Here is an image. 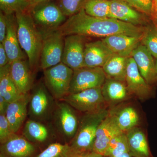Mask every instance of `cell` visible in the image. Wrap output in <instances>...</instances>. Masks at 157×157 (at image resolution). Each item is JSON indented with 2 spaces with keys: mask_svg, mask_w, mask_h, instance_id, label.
<instances>
[{
  "mask_svg": "<svg viewBox=\"0 0 157 157\" xmlns=\"http://www.w3.org/2000/svg\"><path fill=\"white\" fill-rule=\"evenodd\" d=\"M144 29V27L137 26L115 18L93 17L82 9L69 17L58 29L64 37L78 35L104 38L116 34L142 37Z\"/></svg>",
  "mask_w": 157,
  "mask_h": 157,
  "instance_id": "6da1fadb",
  "label": "cell"
},
{
  "mask_svg": "<svg viewBox=\"0 0 157 157\" xmlns=\"http://www.w3.org/2000/svg\"><path fill=\"white\" fill-rule=\"evenodd\" d=\"M15 15L20 45L26 54L31 68L33 71L40 63L43 35L29 11L17 12Z\"/></svg>",
  "mask_w": 157,
  "mask_h": 157,
  "instance_id": "7a4b0ae2",
  "label": "cell"
},
{
  "mask_svg": "<svg viewBox=\"0 0 157 157\" xmlns=\"http://www.w3.org/2000/svg\"><path fill=\"white\" fill-rule=\"evenodd\" d=\"M108 108L84 113L79 121L78 129L70 146L78 154L93 151L99 125L109 113Z\"/></svg>",
  "mask_w": 157,
  "mask_h": 157,
  "instance_id": "3957f363",
  "label": "cell"
},
{
  "mask_svg": "<svg viewBox=\"0 0 157 157\" xmlns=\"http://www.w3.org/2000/svg\"><path fill=\"white\" fill-rule=\"evenodd\" d=\"M32 90L28 106L29 119L43 123L51 119L56 100L44 83L40 82Z\"/></svg>",
  "mask_w": 157,
  "mask_h": 157,
  "instance_id": "277c9868",
  "label": "cell"
},
{
  "mask_svg": "<svg viewBox=\"0 0 157 157\" xmlns=\"http://www.w3.org/2000/svg\"><path fill=\"white\" fill-rule=\"evenodd\" d=\"M73 72L62 62L44 70V84L56 101L69 94Z\"/></svg>",
  "mask_w": 157,
  "mask_h": 157,
  "instance_id": "5b68a950",
  "label": "cell"
},
{
  "mask_svg": "<svg viewBox=\"0 0 157 157\" xmlns=\"http://www.w3.org/2000/svg\"><path fill=\"white\" fill-rule=\"evenodd\" d=\"M29 11L42 33L57 29L67 20L59 6L50 1L36 4Z\"/></svg>",
  "mask_w": 157,
  "mask_h": 157,
  "instance_id": "8992f818",
  "label": "cell"
},
{
  "mask_svg": "<svg viewBox=\"0 0 157 157\" xmlns=\"http://www.w3.org/2000/svg\"><path fill=\"white\" fill-rule=\"evenodd\" d=\"M42 33L43 41L39 64L44 70L61 63L65 37L58 29Z\"/></svg>",
  "mask_w": 157,
  "mask_h": 157,
  "instance_id": "52a82bcc",
  "label": "cell"
},
{
  "mask_svg": "<svg viewBox=\"0 0 157 157\" xmlns=\"http://www.w3.org/2000/svg\"><path fill=\"white\" fill-rule=\"evenodd\" d=\"M76 110L63 101H56L51 119L57 132L65 138L73 140L79 124Z\"/></svg>",
  "mask_w": 157,
  "mask_h": 157,
  "instance_id": "ba28073f",
  "label": "cell"
},
{
  "mask_svg": "<svg viewBox=\"0 0 157 157\" xmlns=\"http://www.w3.org/2000/svg\"><path fill=\"white\" fill-rule=\"evenodd\" d=\"M62 101L67 103L75 110L84 113L98 111L108 107L102 95L101 87L69 94Z\"/></svg>",
  "mask_w": 157,
  "mask_h": 157,
  "instance_id": "9c48e42d",
  "label": "cell"
},
{
  "mask_svg": "<svg viewBox=\"0 0 157 157\" xmlns=\"http://www.w3.org/2000/svg\"><path fill=\"white\" fill-rule=\"evenodd\" d=\"M106 78L102 67H83L74 70L69 94L102 87Z\"/></svg>",
  "mask_w": 157,
  "mask_h": 157,
  "instance_id": "30bf717a",
  "label": "cell"
},
{
  "mask_svg": "<svg viewBox=\"0 0 157 157\" xmlns=\"http://www.w3.org/2000/svg\"><path fill=\"white\" fill-rule=\"evenodd\" d=\"M86 37L78 35L65 37L62 62L73 70L84 67Z\"/></svg>",
  "mask_w": 157,
  "mask_h": 157,
  "instance_id": "8fae6325",
  "label": "cell"
},
{
  "mask_svg": "<svg viewBox=\"0 0 157 157\" xmlns=\"http://www.w3.org/2000/svg\"><path fill=\"white\" fill-rule=\"evenodd\" d=\"M125 82L130 95L140 101H145L152 97V86L147 83L141 75L132 57L128 60Z\"/></svg>",
  "mask_w": 157,
  "mask_h": 157,
  "instance_id": "7c38bea8",
  "label": "cell"
},
{
  "mask_svg": "<svg viewBox=\"0 0 157 157\" xmlns=\"http://www.w3.org/2000/svg\"><path fill=\"white\" fill-rule=\"evenodd\" d=\"M123 133L109 109L108 115L101 122L97 130L93 151L104 156L113 138Z\"/></svg>",
  "mask_w": 157,
  "mask_h": 157,
  "instance_id": "4fadbf2b",
  "label": "cell"
},
{
  "mask_svg": "<svg viewBox=\"0 0 157 157\" xmlns=\"http://www.w3.org/2000/svg\"><path fill=\"white\" fill-rule=\"evenodd\" d=\"M10 75L13 83L19 94H28L33 87V74L29 60L18 59L11 63Z\"/></svg>",
  "mask_w": 157,
  "mask_h": 157,
  "instance_id": "5bb4252c",
  "label": "cell"
},
{
  "mask_svg": "<svg viewBox=\"0 0 157 157\" xmlns=\"http://www.w3.org/2000/svg\"><path fill=\"white\" fill-rule=\"evenodd\" d=\"M131 57L134 59L139 72L147 83L151 86L156 84L155 62L146 47L140 43L132 52Z\"/></svg>",
  "mask_w": 157,
  "mask_h": 157,
  "instance_id": "9a60e30c",
  "label": "cell"
},
{
  "mask_svg": "<svg viewBox=\"0 0 157 157\" xmlns=\"http://www.w3.org/2000/svg\"><path fill=\"white\" fill-rule=\"evenodd\" d=\"M33 144L14 133L1 144L0 157H32L36 151Z\"/></svg>",
  "mask_w": 157,
  "mask_h": 157,
  "instance_id": "2e32d148",
  "label": "cell"
},
{
  "mask_svg": "<svg viewBox=\"0 0 157 157\" xmlns=\"http://www.w3.org/2000/svg\"><path fill=\"white\" fill-rule=\"evenodd\" d=\"M114 54L101 39L86 42L84 51V67H103Z\"/></svg>",
  "mask_w": 157,
  "mask_h": 157,
  "instance_id": "e0dca14e",
  "label": "cell"
},
{
  "mask_svg": "<svg viewBox=\"0 0 157 157\" xmlns=\"http://www.w3.org/2000/svg\"><path fill=\"white\" fill-rule=\"evenodd\" d=\"M110 18L137 26H145L147 21L140 12L120 0H110Z\"/></svg>",
  "mask_w": 157,
  "mask_h": 157,
  "instance_id": "ac0fdd59",
  "label": "cell"
},
{
  "mask_svg": "<svg viewBox=\"0 0 157 157\" xmlns=\"http://www.w3.org/2000/svg\"><path fill=\"white\" fill-rule=\"evenodd\" d=\"M7 20V32L4 44L9 58V62L26 59L23 52L17 36V25L15 14L6 15Z\"/></svg>",
  "mask_w": 157,
  "mask_h": 157,
  "instance_id": "d6986e66",
  "label": "cell"
},
{
  "mask_svg": "<svg viewBox=\"0 0 157 157\" xmlns=\"http://www.w3.org/2000/svg\"><path fill=\"white\" fill-rule=\"evenodd\" d=\"M29 99L30 94L28 93L8 105L5 115L14 133H17L22 127L28 115Z\"/></svg>",
  "mask_w": 157,
  "mask_h": 157,
  "instance_id": "ffe728a7",
  "label": "cell"
},
{
  "mask_svg": "<svg viewBox=\"0 0 157 157\" xmlns=\"http://www.w3.org/2000/svg\"><path fill=\"white\" fill-rule=\"evenodd\" d=\"M141 37L126 34H116L101 40L113 53L121 56L131 57V54L141 43Z\"/></svg>",
  "mask_w": 157,
  "mask_h": 157,
  "instance_id": "44dd1931",
  "label": "cell"
},
{
  "mask_svg": "<svg viewBox=\"0 0 157 157\" xmlns=\"http://www.w3.org/2000/svg\"><path fill=\"white\" fill-rule=\"evenodd\" d=\"M102 95L107 106H113L130 97L125 82L106 78L101 87Z\"/></svg>",
  "mask_w": 157,
  "mask_h": 157,
  "instance_id": "7402d4cb",
  "label": "cell"
},
{
  "mask_svg": "<svg viewBox=\"0 0 157 157\" xmlns=\"http://www.w3.org/2000/svg\"><path fill=\"white\" fill-rule=\"evenodd\" d=\"M129 152L133 157H153L151 152L147 138L142 129L138 127L126 133Z\"/></svg>",
  "mask_w": 157,
  "mask_h": 157,
  "instance_id": "603a6c76",
  "label": "cell"
},
{
  "mask_svg": "<svg viewBox=\"0 0 157 157\" xmlns=\"http://www.w3.org/2000/svg\"><path fill=\"white\" fill-rule=\"evenodd\" d=\"M129 57L113 55L102 67L106 78L125 82Z\"/></svg>",
  "mask_w": 157,
  "mask_h": 157,
  "instance_id": "cb8c5ba5",
  "label": "cell"
},
{
  "mask_svg": "<svg viewBox=\"0 0 157 157\" xmlns=\"http://www.w3.org/2000/svg\"><path fill=\"white\" fill-rule=\"evenodd\" d=\"M110 111L115 117L120 128L124 133H127L131 129L138 127L140 118L137 110L134 107L127 106L118 111L114 112L110 109Z\"/></svg>",
  "mask_w": 157,
  "mask_h": 157,
  "instance_id": "d4e9b609",
  "label": "cell"
},
{
  "mask_svg": "<svg viewBox=\"0 0 157 157\" xmlns=\"http://www.w3.org/2000/svg\"><path fill=\"white\" fill-rule=\"evenodd\" d=\"M49 129L43 122L29 119L25 124L22 136L32 142L42 143L49 137Z\"/></svg>",
  "mask_w": 157,
  "mask_h": 157,
  "instance_id": "484cf974",
  "label": "cell"
},
{
  "mask_svg": "<svg viewBox=\"0 0 157 157\" xmlns=\"http://www.w3.org/2000/svg\"><path fill=\"white\" fill-rule=\"evenodd\" d=\"M10 66L9 63L5 67L0 68V96L4 98L9 103L20 98V94L13 83L10 75Z\"/></svg>",
  "mask_w": 157,
  "mask_h": 157,
  "instance_id": "4316f807",
  "label": "cell"
},
{
  "mask_svg": "<svg viewBox=\"0 0 157 157\" xmlns=\"http://www.w3.org/2000/svg\"><path fill=\"white\" fill-rule=\"evenodd\" d=\"M90 16L99 18L110 17V0H87L84 8Z\"/></svg>",
  "mask_w": 157,
  "mask_h": 157,
  "instance_id": "83f0119b",
  "label": "cell"
},
{
  "mask_svg": "<svg viewBox=\"0 0 157 157\" xmlns=\"http://www.w3.org/2000/svg\"><path fill=\"white\" fill-rule=\"evenodd\" d=\"M76 154H78L75 152L70 144L54 143L35 157H71Z\"/></svg>",
  "mask_w": 157,
  "mask_h": 157,
  "instance_id": "f1b7e54d",
  "label": "cell"
},
{
  "mask_svg": "<svg viewBox=\"0 0 157 157\" xmlns=\"http://www.w3.org/2000/svg\"><path fill=\"white\" fill-rule=\"evenodd\" d=\"M129 152L126 133H122L113 138L109 142L104 156L110 157Z\"/></svg>",
  "mask_w": 157,
  "mask_h": 157,
  "instance_id": "f546056e",
  "label": "cell"
},
{
  "mask_svg": "<svg viewBox=\"0 0 157 157\" xmlns=\"http://www.w3.org/2000/svg\"><path fill=\"white\" fill-rule=\"evenodd\" d=\"M141 43L146 47L152 56L157 59V26L147 25L144 26Z\"/></svg>",
  "mask_w": 157,
  "mask_h": 157,
  "instance_id": "4dcf8cb0",
  "label": "cell"
},
{
  "mask_svg": "<svg viewBox=\"0 0 157 157\" xmlns=\"http://www.w3.org/2000/svg\"><path fill=\"white\" fill-rule=\"evenodd\" d=\"M30 8L28 0H0L1 11L6 15L29 11Z\"/></svg>",
  "mask_w": 157,
  "mask_h": 157,
  "instance_id": "1f68e13d",
  "label": "cell"
},
{
  "mask_svg": "<svg viewBox=\"0 0 157 157\" xmlns=\"http://www.w3.org/2000/svg\"><path fill=\"white\" fill-rule=\"evenodd\" d=\"M87 0H59V5L66 17H70L77 14L84 8Z\"/></svg>",
  "mask_w": 157,
  "mask_h": 157,
  "instance_id": "d6a6232c",
  "label": "cell"
},
{
  "mask_svg": "<svg viewBox=\"0 0 157 157\" xmlns=\"http://www.w3.org/2000/svg\"><path fill=\"white\" fill-rule=\"evenodd\" d=\"M137 9L140 13L151 16L152 11V0H120Z\"/></svg>",
  "mask_w": 157,
  "mask_h": 157,
  "instance_id": "836d02e7",
  "label": "cell"
},
{
  "mask_svg": "<svg viewBox=\"0 0 157 157\" xmlns=\"http://www.w3.org/2000/svg\"><path fill=\"white\" fill-rule=\"evenodd\" d=\"M14 133L5 115H0V142H5Z\"/></svg>",
  "mask_w": 157,
  "mask_h": 157,
  "instance_id": "e575fe53",
  "label": "cell"
},
{
  "mask_svg": "<svg viewBox=\"0 0 157 157\" xmlns=\"http://www.w3.org/2000/svg\"><path fill=\"white\" fill-rule=\"evenodd\" d=\"M7 32V20L6 14L0 11V43H3Z\"/></svg>",
  "mask_w": 157,
  "mask_h": 157,
  "instance_id": "d590c367",
  "label": "cell"
},
{
  "mask_svg": "<svg viewBox=\"0 0 157 157\" xmlns=\"http://www.w3.org/2000/svg\"><path fill=\"white\" fill-rule=\"evenodd\" d=\"M9 63V58L4 44L0 43V68L5 67Z\"/></svg>",
  "mask_w": 157,
  "mask_h": 157,
  "instance_id": "8d00e7d4",
  "label": "cell"
},
{
  "mask_svg": "<svg viewBox=\"0 0 157 157\" xmlns=\"http://www.w3.org/2000/svg\"><path fill=\"white\" fill-rule=\"evenodd\" d=\"M9 104L3 97L0 96V115H5Z\"/></svg>",
  "mask_w": 157,
  "mask_h": 157,
  "instance_id": "74e56055",
  "label": "cell"
},
{
  "mask_svg": "<svg viewBox=\"0 0 157 157\" xmlns=\"http://www.w3.org/2000/svg\"><path fill=\"white\" fill-rule=\"evenodd\" d=\"M152 11L151 16L157 23V0H152Z\"/></svg>",
  "mask_w": 157,
  "mask_h": 157,
  "instance_id": "f35d334b",
  "label": "cell"
},
{
  "mask_svg": "<svg viewBox=\"0 0 157 157\" xmlns=\"http://www.w3.org/2000/svg\"><path fill=\"white\" fill-rule=\"evenodd\" d=\"M83 155L84 157H104L103 155L100 154L93 151L83 153Z\"/></svg>",
  "mask_w": 157,
  "mask_h": 157,
  "instance_id": "ab89813d",
  "label": "cell"
},
{
  "mask_svg": "<svg viewBox=\"0 0 157 157\" xmlns=\"http://www.w3.org/2000/svg\"><path fill=\"white\" fill-rule=\"evenodd\" d=\"M30 4V7L35 6L39 3L42 2H47L50 1L51 0H28Z\"/></svg>",
  "mask_w": 157,
  "mask_h": 157,
  "instance_id": "60d3db41",
  "label": "cell"
},
{
  "mask_svg": "<svg viewBox=\"0 0 157 157\" xmlns=\"http://www.w3.org/2000/svg\"><path fill=\"white\" fill-rule=\"evenodd\" d=\"M110 157H133L132 155L130 154L129 152H126L123 153L121 154L117 155Z\"/></svg>",
  "mask_w": 157,
  "mask_h": 157,
  "instance_id": "b9f144b4",
  "label": "cell"
},
{
  "mask_svg": "<svg viewBox=\"0 0 157 157\" xmlns=\"http://www.w3.org/2000/svg\"><path fill=\"white\" fill-rule=\"evenodd\" d=\"M156 59L155 60V67H156V73L157 74V59Z\"/></svg>",
  "mask_w": 157,
  "mask_h": 157,
  "instance_id": "7bdbcfd3",
  "label": "cell"
},
{
  "mask_svg": "<svg viewBox=\"0 0 157 157\" xmlns=\"http://www.w3.org/2000/svg\"><path fill=\"white\" fill-rule=\"evenodd\" d=\"M77 157H83V154H79L78 155Z\"/></svg>",
  "mask_w": 157,
  "mask_h": 157,
  "instance_id": "ee69618b",
  "label": "cell"
},
{
  "mask_svg": "<svg viewBox=\"0 0 157 157\" xmlns=\"http://www.w3.org/2000/svg\"><path fill=\"white\" fill-rule=\"evenodd\" d=\"M79 154H76L74 155L73 156L71 157H77L78 156V155Z\"/></svg>",
  "mask_w": 157,
  "mask_h": 157,
  "instance_id": "f6af8a7d",
  "label": "cell"
}]
</instances>
